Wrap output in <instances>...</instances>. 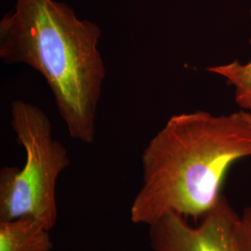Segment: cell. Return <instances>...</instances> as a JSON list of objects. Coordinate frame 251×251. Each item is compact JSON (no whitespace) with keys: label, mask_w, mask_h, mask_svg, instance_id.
Returning a JSON list of instances; mask_svg holds the SVG:
<instances>
[{"label":"cell","mask_w":251,"mask_h":251,"mask_svg":"<svg viewBox=\"0 0 251 251\" xmlns=\"http://www.w3.org/2000/svg\"><path fill=\"white\" fill-rule=\"evenodd\" d=\"M251 157V124L242 111L173 115L144 148L143 183L130 220L148 226L168 214L201 219L224 196L233 165Z\"/></svg>","instance_id":"cell-1"},{"label":"cell","mask_w":251,"mask_h":251,"mask_svg":"<svg viewBox=\"0 0 251 251\" xmlns=\"http://www.w3.org/2000/svg\"><path fill=\"white\" fill-rule=\"evenodd\" d=\"M100 36L97 24L55 0H17L0 20V59L44 77L70 137L83 144L94 143L106 77Z\"/></svg>","instance_id":"cell-2"},{"label":"cell","mask_w":251,"mask_h":251,"mask_svg":"<svg viewBox=\"0 0 251 251\" xmlns=\"http://www.w3.org/2000/svg\"><path fill=\"white\" fill-rule=\"evenodd\" d=\"M10 125L26 157L23 168L0 170V221L33 216L50 231L58 220L57 180L71 165L68 152L54 139L50 118L36 104L13 100Z\"/></svg>","instance_id":"cell-3"},{"label":"cell","mask_w":251,"mask_h":251,"mask_svg":"<svg viewBox=\"0 0 251 251\" xmlns=\"http://www.w3.org/2000/svg\"><path fill=\"white\" fill-rule=\"evenodd\" d=\"M238 217L225 196L198 226L189 225L182 216L168 214L149 226L151 248L152 251H238Z\"/></svg>","instance_id":"cell-4"},{"label":"cell","mask_w":251,"mask_h":251,"mask_svg":"<svg viewBox=\"0 0 251 251\" xmlns=\"http://www.w3.org/2000/svg\"><path fill=\"white\" fill-rule=\"evenodd\" d=\"M50 230L33 216L0 221V251H50Z\"/></svg>","instance_id":"cell-5"},{"label":"cell","mask_w":251,"mask_h":251,"mask_svg":"<svg viewBox=\"0 0 251 251\" xmlns=\"http://www.w3.org/2000/svg\"><path fill=\"white\" fill-rule=\"evenodd\" d=\"M250 43L251 45V36ZM206 70L224 77L226 83L234 90L236 104L241 111L251 114V60L245 63L234 60L231 63L209 66Z\"/></svg>","instance_id":"cell-6"},{"label":"cell","mask_w":251,"mask_h":251,"mask_svg":"<svg viewBox=\"0 0 251 251\" xmlns=\"http://www.w3.org/2000/svg\"><path fill=\"white\" fill-rule=\"evenodd\" d=\"M235 241L238 251H251V206L244 209L235 226Z\"/></svg>","instance_id":"cell-7"},{"label":"cell","mask_w":251,"mask_h":251,"mask_svg":"<svg viewBox=\"0 0 251 251\" xmlns=\"http://www.w3.org/2000/svg\"><path fill=\"white\" fill-rule=\"evenodd\" d=\"M243 114H244V116L245 117L248 119V121L250 122L251 124V113H249V112H245V111H242Z\"/></svg>","instance_id":"cell-8"},{"label":"cell","mask_w":251,"mask_h":251,"mask_svg":"<svg viewBox=\"0 0 251 251\" xmlns=\"http://www.w3.org/2000/svg\"></svg>","instance_id":"cell-9"}]
</instances>
